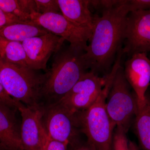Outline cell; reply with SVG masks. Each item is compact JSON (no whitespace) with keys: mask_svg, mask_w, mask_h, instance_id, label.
I'll return each mask as SVG.
<instances>
[{"mask_svg":"<svg viewBox=\"0 0 150 150\" xmlns=\"http://www.w3.org/2000/svg\"><path fill=\"white\" fill-rule=\"evenodd\" d=\"M130 12L127 1L95 15L89 44L85 53L89 69L98 76H107L125 40L126 19Z\"/></svg>","mask_w":150,"mask_h":150,"instance_id":"6da1fadb","label":"cell"},{"mask_svg":"<svg viewBox=\"0 0 150 150\" xmlns=\"http://www.w3.org/2000/svg\"><path fill=\"white\" fill-rule=\"evenodd\" d=\"M85 51L63 46L54 54L51 68L43 75L38 108L60 102L89 69Z\"/></svg>","mask_w":150,"mask_h":150,"instance_id":"7a4b0ae2","label":"cell"},{"mask_svg":"<svg viewBox=\"0 0 150 150\" xmlns=\"http://www.w3.org/2000/svg\"><path fill=\"white\" fill-rule=\"evenodd\" d=\"M121 64V59L118 57L105 76V84L93 104L85 110L75 113L81 133L86 137L87 144L94 150H112L113 132L116 126L108 114L106 102Z\"/></svg>","mask_w":150,"mask_h":150,"instance_id":"3957f363","label":"cell"},{"mask_svg":"<svg viewBox=\"0 0 150 150\" xmlns=\"http://www.w3.org/2000/svg\"><path fill=\"white\" fill-rule=\"evenodd\" d=\"M36 71L0 58V79L6 91L15 100L29 107L38 108L43 74Z\"/></svg>","mask_w":150,"mask_h":150,"instance_id":"277c9868","label":"cell"},{"mask_svg":"<svg viewBox=\"0 0 150 150\" xmlns=\"http://www.w3.org/2000/svg\"><path fill=\"white\" fill-rule=\"evenodd\" d=\"M106 100V108L110 120L116 127L127 133L138 109L136 94L132 92L123 67L117 70Z\"/></svg>","mask_w":150,"mask_h":150,"instance_id":"5b68a950","label":"cell"},{"mask_svg":"<svg viewBox=\"0 0 150 150\" xmlns=\"http://www.w3.org/2000/svg\"><path fill=\"white\" fill-rule=\"evenodd\" d=\"M38 109L41 124L48 137L56 141L68 143L72 148L81 144V133L75 113L59 103Z\"/></svg>","mask_w":150,"mask_h":150,"instance_id":"8992f818","label":"cell"},{"mask_svg":"<svg viewBox=\"0 0 150 150\" xmlns=\"http://www.w3.org/2000/svg\"><path fill=\"white\" fill-rule=\"evenodd\" d=\"M32 21L48 32L62 38L76 49L85 51L91 33L78 27L67 20L62 13L31 15Z\"/></svg>","mask_w":150,"mask_h":150,"instance_id":"52a82bcc","label":"cell"},{"mask_svg":"<svg viewBox=\"0 0 150 150\" xmlns=\"http://www.w3.org/2000/svg\"><path fill=\"white\" fill-rule=\"evenodd\" d=\"M105 82V76L87 71L59 103L74 113L85 110L95 102Z\"/></svg>","mask_w":150,"mask_h":150,"instance_id":"ba28073f","label":"cell"},{"mask_svg":"<svg viewBox=\"0 0 150 150\" xmlns=\"http://www.w3.org/2000/svg\"><path fill=\"white\" fill-rule=\"evenodd\" d=\"M124 54L150 52V9L130 12L126 19Z\"/></svg>","mask_w":150,"mask_h":150,"instance_id":"9c48e42d","label":"cell"},{"mask_svg":"<svg viewBox=\"0 0 150 150\" xmlns=\"http://www.w3.org/2000/svg\"><path fill=\"white\" fill-rule=\"evenodd\" d=\"M64 41L62 38L49 32L22 42L27 58L28 67L35 71H48V60L61 49Z\"/></svg>","mask_w":150,"mask_h":150,"instance_id":"30bf717a","label":"cell"},{"mask_svg":"<svg viewBox=\"0 0 150 150\" xmlns=\"http://www.w3.org/2000/svg\"><path fill=\"white\" fill-rule=\"evenodd\" d=\"M124 75L137 97L138 108L146 102V95L150 84V59L147 53L133 54L125 64Z\"/></svg>","mask_w":150,"mask_h":150,"instance_id":"8fae6325","label":"cell"},{"mask_svg":"<svg viewBox=\"0 0 150 150\" xmlns=\"http://www.w3.org/2000/svg\"><path fill=\"white\" fill-rule=\"evenodd\" d=\"M18 110L21 116V135L23 150H42L43 126L39 109L19 102Z\"/></svg>","mask_w":150,"mask_h":150,"instance_id":"7c38bea8","label":"cell"},{"mask_svg":"<svg viewBox=\"0 0 150 150\" xmlns=\"http://www.w3.org/2000/svg\"><path fill=\"white\" fill-rule=\"evenodd\" d=\"M16 111L0 105V145L6 150H23Z\"/></svg>","mask_w":150,"mask_h":150,"instance_id":"4fadbf2b","label":"cell"},{"mask_svg":"<svg viewBox=\"0 0 150 150\" xmlns=\"http://www.w3.org/2000/svg\"><path fill=\"white\" fill-rule=\"evenodd\" d=\"M61 13L69 21L78 27L92 33L95 15L89 9L88 0H57Z\"/></svg>","mask_w":150,"mask_h":150,"instance_id":"5bb4252c","label":"cell"},{"mask_svg":"<svg viewBox=\"0 0 150 150\" xmlns=\"http://www.w3.org/2000/svg\"><path fill=\"white\" fill-rule=\"evenodd\" d=\"M141 150H150V96L146 93L144 106L138 108L134 121Z\"/></svg>","mask_w":150,"mask_h":150,"instance_id":"9a60e30c","label":"cell"},{"mask_svg":"<svg viewBox=\"0 0 150 150\" xmlns=\"http://www.w3.org/2000/svg\"><path fill=\"white\" fill-rule=\"evenodd\" d=\"M0 8L22 23L32 22L31 15L36 12L34 0H0Z\"/></svg>","mask_w":150,"mask_h":150,"instance_id":"2e32d148","label":"cell"},{"mask_svg":"<svg viewBox=\"0 0 150 150\" xmlns=\"http://www.w3.org/2000/svg\"><path fill=\"white\" fill-rule=\"evenodd\" d=\"M0 58L9 63L28 67L26 54L21 42L0 38Z\"/></svg>","mask_w":150,"mask_h":150,"instance_id":"e0dca14e","label":"cell"},{"mask_svg":"<svg viewBox=\"0 0 150 150\" xmlns=\"http://www.w3.org/2000/svg\"><path fill=\"white\" fill-rule=\"evenodd\" d=\"M126 134L121 127H115L112 138V150H130Z\"/></svg>","mask_w":150,"mask_h":150,"instance_id":"ac0fdd59","label":"cell"},{"mask_svg":"<svg viewBox=\"0 0 150 150\" xmlns=\"http://www.w3.org/2000/svg\"><path fill=\"white\" fill-rule=\"evenodd\" d=\"M36 13L40 14L62 13L57 0H34Z\"/></svg>","mask_w":150,"mask_h":150,"instance_id":"d6986e66","label":"cell"},{"mask_svg":"<svg viewBox=\"0 0 150 150\" xmlns=\"http://www.w3.org/2000/svg\"><path fill=\"white\" fill-rule=\"evenodd\" d=\"M69 146L68 143L51 139L46 134L43 127L42 150H68Z\"/></svg>","mask_w":150,"mask_h":150,"instance_id":"ffe728a7","label":"cell"},{"mask_svg":"<svg viewBox=\"0 0 150 150\" xmlns=\"http://www.w3.org/2000/svg\"><path fill=\"white\" fill-rule=\"evenodd\" d=\"M122 0H94L89 1V6H91L94 8L100 10L102 12L103 11L108 10L119 5Z\"/></svg>","mask_w":150,"mask_h":150,"instance_id":"44dd1931","label":"cell"},{"mask_svg":"<svg viewBox=\"0 0 150 150\" xmlns=\"http://www.w3.org/2000/svg\"><path fill=\"white\" fill-rule=\"evenodd\" d=\"M18 102L15 100L7 93L0 79V105L7 106L15 110H18Z\"/></svg>","mask_w":150,"mask_h":150,"instance_id":"7402d4cb","label":"cell"},{"mask_svg":"<svg viewBox=\"0 0 150 150\" xmlns=\"http://www.w3.org/2000/svg\"><path fill=\"white\" fill-rule=\"evenodd\" d=\"M129 11L150 9V0H127Z\"/></svg>","mask_w":150,"mask_h":150,"instance_id":"603a6c76","label":"cell"},{"mask_svg":"<svg viewBox=\"0 0 150 150\" xmlns=\"http://www.w3.org/2000/svg\"><path fill=\"white\" fill-rule=\"evenodd\" d=\"M22 23L15 18L6 13L0 8V28L13 23Z\"/></svg>","mask_w":150,"mask_h":150,"instance_id":"cb8c5ba5","label":"cell"},{"mask_svg":"<svg viewBox=\"0 0 150 150\" xmlns=\"http://www.w3.org/2000/svg\"><path fill=\"white\" fill-rule=\"evenodd\" d=\"M72 150H94L86 143L85 144H80L79 145L72 148Z\"/></svg>","mask_w":150,"mask_h":150,"instance_id":"d4e9b609","label":"cell"},{"mask_svg":"<svg viewBox=\"0 0 150 150\" xmlns=\"http://www.w3.org/2000/svg\"><path fill=\"white\" fill-rule=\"evenodd\" d=\"M129 148L130 150H140L137 144L130 140H129Z\"/></svg>","mask_w":150,"mask_h":150,"instance_id":"484cf974","label":"cell"},{"mask_svg":"<svg viewBox=\"0 0 150 150\" xmlns=\"http://www.w3.org/2000/svg\"><path fill=\"white\" fill-rule=\"evenodd\" d=\"M0 149H2V147H1V145H0Z\"/></svg>","mask_w":150,"mask_h":150,"instance_id":"4316f807","label":"cell"}]
</instances>
